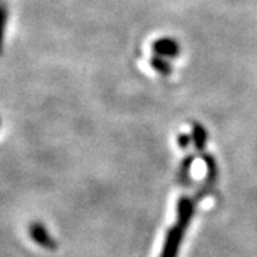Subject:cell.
Returning a JSON list of instances; mask_svg holds the SVG:
<instances>
[{"instance_id":"obj_1","label":"cell","mask_w":257,"mask_h":257,"mask_svg":"<svg viewBox=\"0 0 257 257\" xmlns=\"http://www.w3.org/2000/svg\"><path fill=\"white\" fill-rule=\"evenodd\" d=\"M8 20H9L8 6L3 2H0V55L3 52V46H5V35H6V29H8Z\"/></svg>"}]
</instances>
